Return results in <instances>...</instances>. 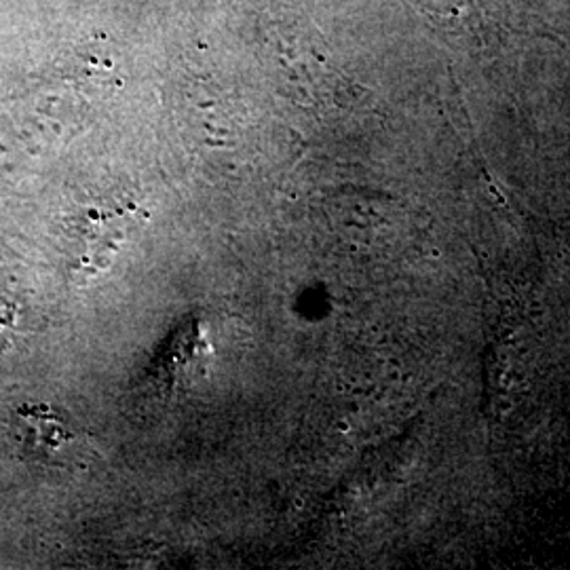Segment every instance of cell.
I'll return each instance as SVG.
<instances>
[{
  "label": "cell",
  "mask_w": 570,
  "mask_h": 570,
  "mask_svg": "<svg viewBox=\"0 0 570 570\" xmlns=\"http://www.w3.org/2000/svg\"><path fill=\"white\" fill-rule=\"evenodd\" d=\"M18 440L28 459L53 461L77 444L79 433L56 407L26 404L18 410Z\"/></svg>",
  "instance_id": "cell-1"
}]
</instances>
